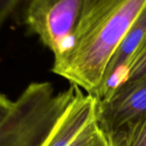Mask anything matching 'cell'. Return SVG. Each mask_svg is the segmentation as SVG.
<instances>
[{
	"label": "cell",
	"mask_w": 146,
	"mask_h": 146,
	"mask_svg": "<svg viewBox=\"0 0 146 146\" xmlns=\"http://www.w3.org/2000/svg\"><path fill=\"white\" fill-rule=\"evenodd\" d=\"M146 0H96L86 11L71 48L54 59L52 71L96 96L107 66Z\"/></svg>",
	"instance_id": "6da1fadb"
},
{
	"label": "cell",
	"mask_w": 146,
	"mask_h": 146,
	"mask_svg": "<svg viewBox=\"0 0 146 146\" xmlns=\"http://www.w3.org/2000/svg\"><path fill=\"white\" fill-rule=\"evenodd\" d=\"M82 91L70 84L56 93L48 82L30 84L0 126V146H44Z\"/></svg>",
	"instance_id": "7a4b0ae2"
},
{
	"label": "cell",
	"mask_w": 146,
	"mask_h": 146,
	"mask_svg": "<svg viewBox=\"0 0 146 146\" xmlns=\"http://www.w3.org/2000/svg\"><path fill=\"white\" fill-rule=\"evenodd\" d=\"M87 3L88 0H29L24 22L57 59L71 48Z\"/></svg>",
	"instance_id": "3957f363"
},
{
	"label": "cell",
	"mask_w": 146,
	"mask_h": 146,
	"mask_svg": "<svg viewBox=\"0 0 146 146\" xmlns=\"http://www.w3.org/2000/svg\"><path fill=\"white\" fill-rule=\"evenodd\" d=\"M98 123L110 135L146 115V76L127 81L107 99L98 100Z\"/></svg>",
	"instance_id": "277c9868"
},
{
	"label": "cell",
	"mask_w": 146,
	"mask_h": 146,
	"mask_svg": "<svg viewBox=\"0 0 146 146\" xmlns=\"http://www.w3.org/2000/svg\"><path fill=\"white\" fill-rule=\"evenodd\" d=\"M145 37L146 6L131 26L107 66L102 84L96 96L99 101L108 98L125 82L129 63Z\"/></svg>",
	"instance_id": "5b68a950"
},
{
	"label": "cell",
	"mask_w": 146,
	"mask_h": 146,
	"mask_svg": "<svg viewBox=\"0 0 146 146\" xmlns=\"http://www.w3.org/2000/svg\"><path fill=\"white\" fill-rule=\"evenodd\" d=\"M98 99L82 92L64 114L44 146H71L98 121Z\"/></svg>",
	"instance_id": "8992f818"
},
{
	"label": "cell",
	"mask_w": 146,
	"mask_h": 146,
	"mask_svg": "<svg viewBox=\"0 0 146 146\" xmlns=\"http://www.w3.org/2000/svg\"><path fill=\"white\" fill-rule=\"evenodd\" d=\"M108 136L119 146H146V115Z\"/></svg>",
	"instance_id": "52a82bcc"
},
{
	"label": "cell",
	"mask_w": 146,
	"mask_h": 146,
	"mask_svg": "<svg viewBox=\"0 0 146 146\" xmlns=\"http://www.w3.org/2000/svg\"><path fill=\"white\" fill-rule=\"evenodd\" d=\"M143 76H146V37L143 39L129 63L125 82L135 80Z\"/></svg>",
	"instance_id": "ba28073f"
},
{
	"label": "cell",
	"mask_w": 146,
	"mask_h": 146,
	"mask_svg": "<svg viewBox=\"0 0 146 146\" xmlns=\"http://www.w3.org/2000/svg\"><path fill=\"white\" fill-rule=\"evenodd\" d=\"M71 146H108V137L96 121L90 125Z\"/></svg>",
	"instance_id": "9c48e42d"
},
{
	"label": "cell",
	"mask_w": 146,
	"mask_h": 146,
	"mask_svg": "<svg viewBox=\"0 0 146 146\" xmlns=\"http://www.w3.org/2000/svg\"><path fill=\"white\" fill-rule=\"evenodd\" d=\"M29 1V0H0V28L20 5H27Z\"/></svg>",
	"instance_id": "30bf717a"
},
{
	"label": "cell",
	"mask_w": 146,
	"mask_h": 146,
	"mask_svg": "<svg viewBox=\"0 0 146 146\" xmlns=\"http://www.w3.org/2000/svg\"><path fill=\"white\" fill-rule=\"evenodd\" d=\"M14 102L9 100L5 95L0 94V126L5 121L13 108Z\"/></svg>",
	"instance_id": "8fae6325"
},
{
	"label": "cell",
	"mask_w": 146,
	"mask_h": 146,
	"mask_svg": "<svg viewBox=\"0 0 146 146\" xmlns=\"http://www.w3.org/2000/svg\"><path fill=\"white\" fill-rule=\"evenodd\" d=\"M108 146H119L110 137H108Z\"/></svg>",
	"instance_id": "7c38bea8"
},
{
	"label": "cell",
	"mask_w": 146,
	"mask_h": 146,
	"mask_svg": "<svg viewBox=\"0 0 146 146\" xmlns=\"http://www.w3.org/2000/svg\"><path fill=\"white\" fill-rule=\"evenodd\" d=\"M96 1V0H88V3H87V10H86V11L94 5V3ZM86 13V12H85Z\"/></svg>",
	"instance_id": "4fadbf2b"
}]
</instances>
